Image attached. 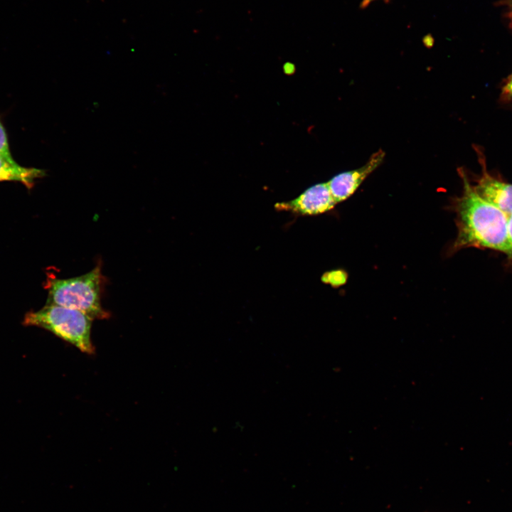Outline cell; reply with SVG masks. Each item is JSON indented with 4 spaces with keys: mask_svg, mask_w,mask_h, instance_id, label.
<instances>
[{
    "mask_svg": "<svg viewBox=\"0 0 512 512\" xmlns=\"http://www.w3.org/2000/svg\"><path fill=\"white\" fill-rule=\"evenodd\" d=\"M346 279V273L341 270L325 272L321 277V280L324 283L329 284L334 287H337L345 284Z\"/></svg>",
    "mask_w": 512,
    "mask_h": 512,
    "instance_id": "8",
    "label": "cell"
},
{
    "mask_svg": "<svg viewBox=\"0 0 512 512\" xmlns=\"http://www.w3.org/2000/svg\"><path fill=\"white\" fill-rule=\"evenodd\" d=\"M508 236L512 257V212L508 215Z\"/></svg>",
    "mask_w": 512,
    "mask_h": 512,
    "instance_id": "10",
    "label": "cell"
},
{
    "mask_svg": "<svg viewBox=\"0 0 512 512\" xmlns=\"http://www.w3.org/2000/svg\"><path fill=\"white\" fill-rule=\"evenodd\" d=\"M461 176L463 193L454 203L458 233L451 250L489 248L511 257L508 215L479 196L464 173Z\"/></svg>",
    "mask_w": 512,
    "mask_h": 512,
    "instance_id": "1",
    "label": "cell"
},
{
    "mask_svg": "<svg viewBox=\"0 0 512 512\" xmlns=\"http://www.w3.org/2000/svg\"><path fill=\"white\" fill-rule=\"evenodd\" d=\"M294 66L292 63H286L284 65V71L287 74H292L294 72Z\"/></svg>",
    "mask_w": 512,
    "mask_h": 512,
    "instance_id": "11",
    "label": "cell"
},
{
    "mask_svg": "<svg viewBox=\"0 0 512 512\" xmlns=\"http://www.w3.org/2000/svg\"><path fill=\"white\" fill-rule=\"evenodd\" d=\"M0 155L9 159H13L9 145L7 134L0 120Z\"/></svg>",
    "mask_w": 512,
    "mask_h": 512,
    "instance_id": "9",
    "label": "cell"
},
{
    "mask_svg": "<svg viewBox=\"0 0 512 512\" xmlns=\"http://www.w3.org/2000/svg\"><path fill=\"white\" fill-rule=\"evenodd\" d=\"M385 153L379 149L373 153L362 166L340 173L327 182L330 192L336 203L351 196L364 180L383 162Z\"/></svg>",
    "mask_w": 512,
    "mask_h": 512,
    "instance_id": "5",
    "label": "cell"
},
{
    "mask_svg": "<svg viewBox=\"0 0 512 512\" xmlns=\"http://www.w3.org/2000/svg\"><path fill=\"white\" fill-rule=\"evenodd\" d=\"M336 204L327 183H321L309 187L290 201L276 203L274 207L302 215H316L332 210Z\"/></svg>",
    "mask_w": 512,
    "mask_h": 512,
    "instance_id": "4",
    "label": "cell"
},
{
    "mask_svg": "<svg viewBox=\"0 0 512 512\" xmlns=\"http://www.w3.org/2000/svg\"><path fill=\"white\" fill-rule=\"evenodd\" d=\"M371 1L373 0H364L365 4L369 3Z\"/></svg>",
    "mask_w": 512,
    "mask_h": 512,
    "instance_id": "13",
    "label": "cell"
},
{
    "mask_svg": "<svg viewBox=\"0 0 512 512\" xmlns=\"http://www.w3.org/2000/svg\"><path fill=\"white\" fill-rule=\"evenodd\" d=\"M472 188L482 199L497 207L507 215L512 212V184L484 174Z\"/></svg>",
    "mask_w": 512,
    "mask_h": 512,
    "instance_id": "6",
    "label": "cell"
},
{
    "mask_svg": "<svg viewBox=\"0 0 512 512\" xmlns=\"http://www.w3.org/2000/svg\"><path fill=\"white\" fill-rule=\"evenodd\" d=\"M92 319L70 308L46 304L41 309L26 314L23 324L50 331L87 354L95 352L91 339Z\"/></svg>",
    "mask_w": 512,
    "mask_h": 512,
    "instance_id": "3",
    "label": "cell"
},
{
    "mask_svg": "<svg viewBox=\"0 0 512 512\" xmlns=\"http://www.w3.org/2000/svg\"><path fill=\"white\" fill-rule=\"evenodd\" d=\"M103 275L101 266L80 276L50 279L47 304L80 311L92 319H105L110 314L102 306Z\"/></svg>",
    "mask_w": 512,
    "mask_h": 512,
    "instance_id": "2",
    "label": "cell"
},
{
    "mask_svg": "<svg viewBox=\"0 0 512 512\" xmlns=\"http://www.w3.org/2000/svg\"><path fill=\"white\" fill-rule=\"evenodd\" d=\"M45 175L44 170L21 166L14 159H9L0 155V181L20 182L30 189L33 187L37 179Z\"/></svg>",
    "mask_w": 512,
    "mask_h": 512,
    "instance_id": "7",
    "label": "cell"
},
{
    "mask_svg": "<svg viewBox=\"0 0 512 512\" xmlns=\"http://www.w3.org/2000/svg\"><path fill=\"white\" fill-rule=\"evenodd\" d=\"M504 91L512 97V75L504 87Z\"/></svg>",
    "mask_w": 512,
    "mask_h": 512,
    "instance_id": "12",
    "label": "cell"
}]
</instances>
